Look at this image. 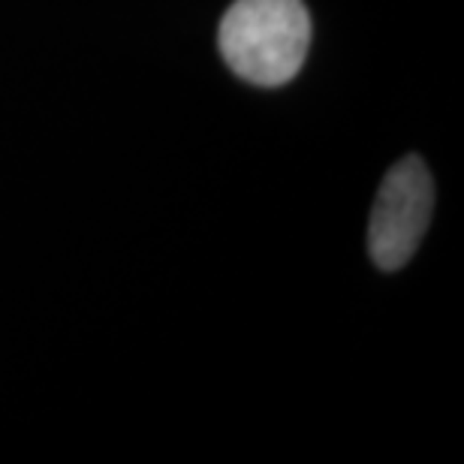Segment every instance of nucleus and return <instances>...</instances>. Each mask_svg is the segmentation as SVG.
<instances>
[{
  "label": "nucleus",
  "instance_id": "obj_1",
  "mask_svg": "<svg viewBox=\"0 0 464 464\" xmlns=\"http://www.w3.org/2000/svg\"><path fill=\"white\" fill-rule=\"evenodd\" d=\"M227 67L256 88H281L299 76L311 49L304 0H236L218 27Z\"/></svg>",
  "mask_w": 464,
  "mask_h": 464
},
{
  "label": "nucleus",
  "instance_id": "obj_2",
  "mask_svg": "<svg viewBox=\"0 0 464 464\" xmlns=\"http://www.w3.org/2000/svg\"><path fill=\"white\" fill-rule=\"evenodd\" d=\"M434 184L420 157H401L380 181L368 224V254L377 268L395 272L413 259L431 224Z\"/></svg>",
  "mask_w": 464,
  "mask_h": 464
}]
</instances>
